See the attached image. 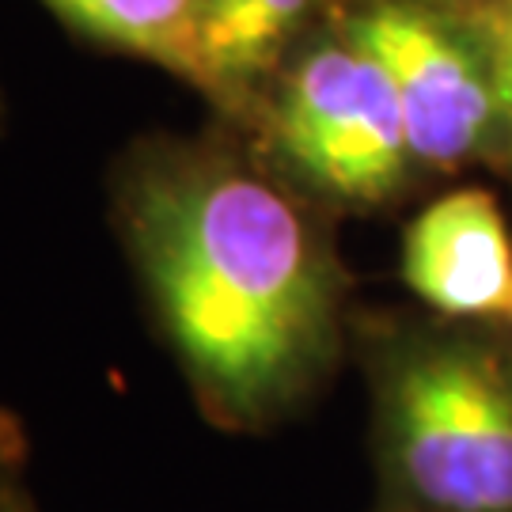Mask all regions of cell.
Returning <instances> with one entry per match:
<instances>
[{"label": "cell", "mask_w": 512, "mask_h": 512, "mask_svg": "<svg viewBox=\"0 0 512 512\" xmlns=\"http://www.w3.org/2000/svg\"><path fill=\"white\" fill-rule=\"evenodd\" d=\"M315 202L224 141H137L110 217L156 327L224 429L293 418L342 353L346 281Z\"/></svg>", "instance_id": "1"}, {"label": "cell", "mask_w": 512, "mask_h": 512, "mask_svg": "<svg viewBox=\"0 0 512 512\" xmlns=\"http://www.w3.org/2000/svg\"><path fill=\"white\" fill-rule=\"evenodd\" d=\"M384 512H512V353L471 330L380 346Z\"/></svg>", "instance_id": "2"}, {"label": "cell", "mask_w": 512, "mask_h": 512, "mask_svg": "<svg viewBox=\"0 0 512 512\" xmlns=\"http://www.w3.org/2000/svg\"><path fill=\"white\" fill-rule=\"evenodd\" d=\"M251 118L262 164L315 205L380 209L418 171L391 80L338 27L293 46Z\"/></svg>", "instance_id": "3"}, {"label": "cell", "mask_w": 512, "mask_h": 512, "mask_svg": "<svg viewBox=\"0 0 512 512\" xmlns=\"http://www.w3.org/2000/svg\"><path fill=\"white\" fill-rule=\"evenodd\" d=\"M334 27L387 73L414 167L448 175L478 156L494 160V76L467 19L429 0H353Z\"/></svg>", "instance_id": "4"}, {"label": "cell", "mask_w": 512, "mask_h": 512, "mask_svg": "<svg viewBox=\"0 0 512 512\" xmlns=\"http://www.w3.org/2000/svg\"><path fill=\"white\" fill-rule=\"evenodd\" d=\"M403 281L444 319H509L512 236L490 190L459 186L406 224Z\"/></svg>", "instance_id": "5"}, {"label": "cell", "mask_w": 512, "mask_h": 512, "mask_svg": "<svg viewBox=\"0 0 512 512\" xmlns=\"http://www.w3.org/2000/svg\"><path fill=\"white\" fill-rule=\"evenodd\" d=\"M315 8L319 0H198V88L228 114L247 118Z\"/></svg>", "instance_id": "6"}, {"label": "cell", "mask_w": 512, "mask_h": 512, "mask_svg": "<svg viewBox=\"0 0 512 512\" xmlns=\"http://www.w3.org/2000/svg\"><path fill=\"white\" fill-rule=\"evenodd\" d=\"M73 35L198 84V0H42Z\"/></svg>", "instance_id": "7"}, {"label": "cell", "mask_w": 512, "mask_h": 512, "mask_svg": "<svg viewBox=\"0 0 512 512\" xmlns=\"http://www.w3.org/2000/svg\"><path fill=\"white\" fill-rule=\"evenodd\" d=\"M467 27L486 50L497 95V148L494 160L512 171V0H494L475 12H463Z\"/></svg>", "instance_id": "8"}, {"label": "cell", "mask_w": 512, "mask_h": 512, "mask_svg": "<svg viewBox=\"0 0 512 512\" xmlns=\"http://www.w3.org/2000/svg\"><path fill=\"white\" fill-rule=\"evenodd\" d=\"M0 512H38L23 475V437L16 421L0 414Z\"/></svg>", "instance_id": "9"}, {"label": "cell", "mask_w": 512, "mask_h": 512, "mask_svg": "<svg viewBox=\"0 0 512 512\" xmlns=\"http://www.w3.org/2000/svg\"><path fill=\"white\" fill-rule=\"evenodd\" d=\"M429 4H437V8H444V12L463 16V12H475V8H482V4H494V0H429Z\"/></svg>", "instance_id": "10"}, {"label": "cell", "mask_w": 512, "mask_h": 512, "mask_svg": "<svg viewBox=\"0 0 512 512\" xmlns=\"http://www.w3.org/2000/svg\"><path fill=\"white\" fill-rule=\"evenodd\" d=\"M509 323H512V308H509Z\"/></svg>", "instance_id": "11"}]
</instances>
